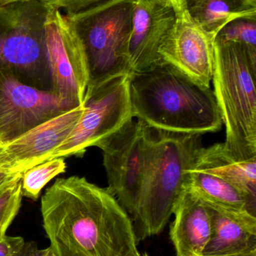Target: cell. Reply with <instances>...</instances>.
I'll list each match as a JSON object with an SVG mask.
<instances>
[{
	"label": "cell",
	"instance_id": "6da1fadb",
	"mask_svg": "<svg viewBox=\"0 0 256 256\" xmlns=\"http://www.w3.org/2000/svg\"><path fill=\"white\" fill-rule=\"evenodd\" d=\"M41 212L57 256H140L127 212L108 188L85 178L57 179Z\"/></svg>",
	"mask_w": 256,
	"mask_h": 256
},
{
	"label": "cell",
	"instance_id": "7a4b0ae2",
	"mask_svg": "<svg viewBox=\"0 0 256 256\" xmlns=\"http://www.w3.org/2000/svg\"><path fill=\"white\" fill-rule=\"evenodd\" d=\"M129 96L134 118L147 127L201 135L222 128L213 90L166 63L132 74Z\"/></svg>",
	"mask_w": 256,
	"mask_h": 256
},
{
	"label": "cell",
	"instance_id": "3957f363",
	"mask_svg": "<svg viewBox=\"0 0 256 256\" xmlns=\"http://www.w3.org/2000/svg\"><path fill=\"white\" fill-rule=\"evenodd\" d=\"M147 166L132 214L137 242L163 231L184 190L193 167L201 134H178L147 127Z\"/></svg>",
	"mask_w": 256,
	"mask_h": 256
},
{
	"label": "cell",
	"instance_id": "277c9868",
	"mask_svg": "<svg viewBox=\"0 0 256 256\" xmlns=\"http://www.w3.org/2000/svg\"><path fill=\"white\" fill-rule=\"evenodd\" d=\"M256 64L243 46L215 40L213 94L225 127L223 144L239 160L256 156Z\"/></svg>",
	"mask_w": 256,
	"mask_h": 256
},
{
	"label": "cell",
	"instance_id": "5b68a950",
	"mask_svg": "<svg viewBox=\"0 0 256 256\" xmlns=\"http://www.w3.org/2000/svg\"><path fill=\"white\" fill-rule=\"evenodd\" d=\"M48 9L40 0L0 7V66L26 85L52 92L45 39Z\"/></svg>",
	"mask_w": 256,
	"mask_h": 256
},
{
	"label": "cell",
	"instance_id": "8992f818",
	"mask_svg": "<svg viewBox=\"0 0 256 256\" xmlns=\"http://www.w3.org/2000/svg\"><path fill=\"white\" fill-rule=\"evenodd\" d=\"M135 0H105L69 16L85 50L90 82L132 74L129 42Z\"/></svg>",
	"mask_w": 256,
	"mask_h": 256
},
{
	"label": "cell",
	"instance_id": "52a82bcc",
	"mask_svg": "<svg viewBox=\"0 0 256 256\" xmlns=\"http://www.w3.org/2000/svg\"><path fill=\"white\" fill-rule=\"evenodd\" d=\"M130 75L89 82L82 104V115L71 135L54 152L51 159L70 156L82 158L88 148L96 146L133 120L129 96Z\"/></svg>",
	"mask_w": 256,
	"mask_h": 256
},
{
	"label": "cell",
	"instance_id": "ba28073f",
	"mask_svg": "<svg viewBox=\"0 0 256 256\" xmlns=\"http://www.w3.org/2000/svg\"><path fill=\"white\" fill-rule=\"evenodd\" d=\"M52 92L74 106H81L90 82L85 50L72 19L48 6L45 24Z\"/></svg>",
	"mask_w": 256,
	"mask_h": 256
},
{
	"label": "cell",
	"instance_id": "9c48e42d",
	"mask_svg": "<svg viewBox=\"0 0 256 256\" xmlns=\"http://www.w3.org/2000/svg\"><path fill=\"white\" fill-rule=\"evenodd\" d=\"M108 189L132 214L144 180L148 153V129L141 122H127L99 142Z\"/></svg>",
	"mask_w": 256,
	"mask_h": 256
},
{
	"label": "cell",
	"instance_id": "30bf717a",
	"mask_svg": "<svg viewBox=\"0 0 256 256\" xmlns=\"http://www.w3.org/2000/svg\"><path fill=\"white\" fill-rule=\"evenodd\" d=\"M73 108L52 92L20 82L10 70L0 66V148Z\"/></svg>",
	"mask_w": 256,
	"mask_h": 256
},
{
	"label": "cell",
	"instance_id": "8fae6325",
	"mask_svg": "<svg viewBox=\"0 0 256 256\" xmlns=\"http://www.w3.org/2000/svg\"><path fill=\"white\" fill-rule=\"evenodd\" d=\"M216 34L205 31L187 10L176 14L175 20L159 49L166 63L204 88H210L214 67Z\"/></svg>",
	"mask_w": 256,
	"mask_h": 256
},
{
	"label": "cell",
	"instance_id": "7c38bea8",
	"mask_svg": "<svg viewBox=\"0 0 256 256\" xmlns=\"http://www.w3.org/2000/svg\"><path fill=\"white\" fill-rule=\"evenodd\" d=\"M84 108H73L30 130L0 148V170L24 173L51 159L78 124Z\"/></svg>",
	"mask_w": 256,
	"mask_h": 256
},
{
	"label": "cell",
	"instance_id": "4fadbf2b",
	"mask_svg": "<svg viewBox=\"0 0 256 256\" xmlns=\"http://www.w3.org/2000/svg\"><path fill=\"white\" fill-rule=\"evenodd\" d=\"M175 18L171 6L148 0H135L128 50L132 74L162 63L159 49Z\"/></svg>",
	"mask_w": 256,
	"mask_h": 256
},
{
	"label": "cell",
	"instance_id": "5bb4252c",
	"mask_svg": "<svg viewBox=\"0 0 256 256\" xmlns=\"http://www.w3.org/2000/svg\"><path fill=\"white\" fill-rule=\"evenodd\" d=\"M204 202L211 234L201 256H256L255 214Z\"/></svg>",
	"mask_w": 256,
	"mask_h": 256
},
{
	"label": "cell",
	"instance_id": "9a60e30c",
	"mask_svg": "<svg viewBox=\"0 0 256 256\" xmlns=\"http://www.w3.org/2000/svg\"><path fill=\"white\" fill-rule=\"evenodd\" d=\"M173 214L170 238L176 256H201L211 234V219L204 202L185 188Z\"/></svg>",
	"mask_w": 256,
	"mask_h": 256
},
{
	"label": "cell",
	"instance_id": "2e32d148",
	"mask_svg": "<svg viewBox=\"0 0 256 256\" xmlns=\"http://www.w3.org/2000/svg\"><path fill=\"white\" fill-rule=\"evenodd\" d=\"M193 168L223 179L255 200L256 156L237 159L223 142L216 143L198 149Z\"/></svg>",
	"mask_w": 256,
	"mask_h": 256
},
{
	"label": "cell",
	"instance_id": "e0dca14e",
	"mask_svg": "<svg viewBox=\"0 0 256 256\" xmlns=\"http://www.w3.org/2000/svg\"><path fill=\"white\" fill-rule=\"evenodd\" d=\"M186 9L198 25L216 36L231 21L256 20V0H186Z\"/></svg>",
	"mask_w": 256,
	"mask_h": 256
},
{
	"label": "cell",
	"instance_id": "ac0fdd59",
	"mask_svg": "<svg viewBox=\"0 0 256 256\" xmlns=\"http://www.w3.org/2000/svg\"><path fill=\"white\" fill-rule=\"evenodd\" d=\"M185 188L204 201L255 214V200L223 179L192 167L187 174Z\"/></svg>",
	"mask_w": 256,
	"mask_h": 256
},
{
	"label": "cell",
	"instance_id": "d6986e66",
	"mask_svg": "<svg viewBox=\"0 0 256 256\" xmlns=\"http://www.w3.org/2000/svg\"><path fill=\"white\" fill-rule=\"evenodd\" d=\"M66 168L64 158H57L24 172L21 180L23 196L37 200L45 185L55 176L65 172Z\"/></svg>",
	"mask_w": 256,
	"mask_h": 256
},
{
	"label": "cell",
	"instance_id": "ffe728a7",
	"mask_svg": "<svg viewBox=\"0 0 256 256\" xmlns=\"http://www.w3.org/2000/svg\"><path fill=\"white\" fill-rule=\"evenodd\" d=\"M216 40L240 45L244 48L251 61L256 64V20L231 21L218 32Z\"/></svg>",
	"mask_w": 256,
	"mask_h": 256
},
{
	"label": "cell",
	"instance_id": "44dd1931",
	"mask_svg": "<svg viewBox=\"0 0 256 256\" xmlns=\"http://www.w3.org/2000/svg\"><path fill=\"white\" fill-rule=\"evenodd\" d=\"M21 180L0 192V240L6 237V232L21 208L23 197Z\"/></svg>",
	"mask_w": 256,
	"mask_h": 256
},
{
	"label": "cell",
	"instance_id": "7402d4cb",
	"mask_svg": "<svg viewBox=\"0 0 256 256\" xmlns=\"http://www.w3.org/2000/svg\"><path fill=\"white\" fill-rule=\"evenodd\" d=\"M36 248L33 243H26L22 237L6 236L0 240V256H28Z\"/></svg>",
	"mask_w": 256,
	"mask_h": 256
},
{
	"label": "cell",
	"instance_id": "603a6c76",
	"mask_svg": "<svg viewBox=\"0 0 256 256\" xmlns=\"http://www.w3.org/2000/svg\"><path fill=\"white\" fill-rule=\"evenodd\" d=\"M46 6L57 8L72 16L105 0H40Z\"/></svg>",
	"mask_w": 256,
	"mask_h": 256
},
{
	"label": "cell",
	"instance_id": "cb8c5ba5",
	"mask_svg": "<svg viewBox=\"0 0 256 256\" xmlns=\"http://www.w3.org/2000/svg\"><path fill=\"white\" fill-rule=\"evenodd\" d=\"M23 173H12L0 170V192L12 183L21 180Z\"/></svg>",
	"mask_w": 256,
	"mask_h": 256
},
{
	"label": "cell",
	"instance_id": "d4e9b609",
	"mask_svg": "<svg viewBox=\"0 0 256 256\" xmlns=\"http://www.w3.org/2000/svg\"><path fill=\"white\" fill-rule=\"evenodd\" d=\"M28 256H57L54 254L51 246L46 248V249L39 250L37 248H35L32 250V252L29 254Z\"/></svg>",
	"mask_w": 256,
	"mask_h": 256
},
{
	"label": "cell",
	"instance_id": "484cf974",
	"mask_svg": "<svg viewBox=\"0 0 256 256\" xmlns=\"http://www.w3.org/2000/svg\"><path fill=\"white\" fill-rule=\"evenodd\" d=\"M171 2L176 14L186 10V0H171Z\"/></svg>",
	"mask_w": 256,
	"mask_h": 256
},
{
	"label": "cell",
	"instance_id": "4316f807",
	"mask_svg": "<svg viewBox=\"0 0 256 256\" xmlns=\"http://www.w3.org/2000/svg\"><path fill=\"white\" fill-rule=\"evenodd\" d=\"M148 1L153 2H156L158 3V4H162V6H171V7H172V4H171V0H148Z\"/></svg>",
	"mask_w": 256,
	"mask_h": 256
},
{
	"label": "cell",
	"instance_id": "83f0119b",
	"mask_svg": "<svg viewBox=\"0 0 256 256\" xmlns=\"http://www.w3.org/2000/svg\"><path fill=\"white\" fill-rule=\"evenodd\" d=\"M27 1V0H0V7L6 6V4H12L17 2Z\"/></svg>",
	"mask_w": 256,
	"mask_h": 256
},
{
	"label": "cell",
	"instance_id": "f1b7e54d",
	"mask_svg": "<svg viewBox=\"0 0 256 256\" xmlns=\"http://www.w3.org/2000/svg\"><path fill=\"white\" fill-rule=\"evenodd\" d=\"M140 256H149L148 255H147V254H144V256H141L140 255Z\"/></svg>",
	"mask_w": 256,
	"mask_h": 256
}]
</instances>
